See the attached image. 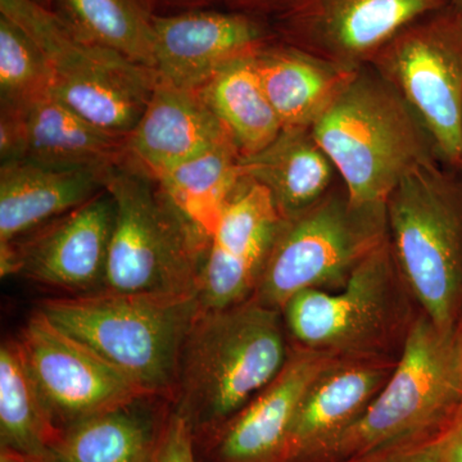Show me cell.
I'll use <instances>...</instances> for the list:
<instances>
[{
    "instance_id": "24",
    "label": "cell",
    "mask_w": 462,
    "mask_h": 462,
    "mask_svg": "<svg viewBox=\"0 0 462 462\" xmlns=\"http://www.w3.org/2000/svg\"><path fill=\"white\" fill-rule=\"evenodd\" d=\"M240 158L236 143H221L172 167L154 181L171 205L211 239L225 207L243 180Z\"/></svg>"
},
{
    "instance_id": "13",
    "label": "cell",
    "mask_w": 462,
    "mask_h": 462,
    "mask_svg": "<svg viewBox=\"0 0 462 462\" xmlns=\"http://www.w3.org/2000/svg\"><path fill=\"white\" fill-rule=\"evenodd\" d=\"M114 221V199L105 189L72 211L0 245V273L3 278L21 276L69 296L102 291Z\"/></svg>"
},
{
    "instance_id": "27",
    "label": "cell",
    "mask_w": 462,
    "mask_h": 462,
    "mask_svg": "<svg viewBox=\"0 0 462 462\" xmlns=\"http://www.w3.org/2000/svg\"><path fill=\"white\" fill-rule=\"evenodd\" d=\"M54 11L91 41L154 71V14L145 0H56Z\"/></svg>"
},
{
    "instance_id": "18",
    "label": "cell",
    "mask_w": 462,
    "mask_h": 462,
    "mask_svg": "<svg viewBox=\"0 0 462 462\" xmlns=\"http://www.w3.org/2000/svg\"><path fill=\"white\" fill-rule=\"evenodd\" d=\"M229 141V132L199 91L158 78L141 120L127 135L124 165L156 180L172 167Z\"/></svg>"
},
{
    "instance_id": "17",
    "label": "cell",
    "mask_w": 462,
    "mask_h": 462,
    "mask_svg": "<svg viewBox=\"0 0 462 462\" xmlns=\"http://www.w3.org/2000/svg\"><path fill=\"white\" fill-rule=\"evenodd\" d=\"M396 363L340 356L303 397L279 462H309L348 430L384 387Z\"/></svg>"
},
{
    "instance_id": "2",
    "label": "cell",
    "mask_w": 462,
    "mask_h": 462,
    "mask_svg": "<svg viewBox=\"0 0 462 462\" xmlns=\"http://www.w3.org/2000/svg\"><path fill=\"white\" fill-rule=\"evenodd\" d=\"M282 319L254 297L200 309L182 346L171 402L189 420L197 446L281 373L291 352Z\"/></svg>"
},
{
    "instance_id": "25",
    "label": "cell",
    "mask_w": 462,
    "mask_h": 462,
    "mask_svg": "<svg viewBox=\"0 0 462 462\" xmlns=\"http://www.w3.org/2000/svg\"><path fill=\"white\" fill-rule=\"evenodd\" d=\"M199 93L229 132L242 158L263 151L282 133L281 120L264 93L254 56L225 66Z\"/></svg>"
},
{
    "instance_id": "10",
    "label": "cell",
    "mask_w": 462,
    "mask_h": 462,
    "mask_svg": "<svg viewBox=\"0 0 462 462\" xmlns=\"http://www.w3.org/2000/svg\"><path fill=\"white\" fill-rule=\"evenodd\" d=\"M400 275L388 238L336 291L307 289L282 314L298 346L339 356L376 355L398 319Z\"/></svg>"
},
{
    "instance_id": "14",
    "label": "cell",
    "mask_w": 462,
    "mask_h": 462,
    "mask_svg": "<svg viewBox=\"0 0 462 462\" xmlns=\"http://www.w3.org/2000/svg\"><path fill=\"white\" fill-rule=\"evenodd\" d=\"M282 221L270 191L243 179L209 242L199 279L200 309H225L254 297Z\"/></svg>"
},
{
    "instance_id": "3",
    "label": "cell",
    "mask_w": 462,
    "mask_h": 462,
    "mask_svg": "<svg viewBox=\"0 0 462 462\" xmlns=\"http://www.w3.org/2000/svg\"><path fill=\"white\" fill-rule=\"evenodd\" d=\"M311 129L360 205H385L404 176L440 162L411 108L370 65L356 69Z\"/></svg>"
},
{
    "instance_id": "21",
    "label": "cell",
    "mask_w": 462,
    "mask_h": 462,
    "mask_svg": "<svg viewBox=\"0 0 462 462\" xmlns=\"http://www.w3.org/2000/svg\"><path fill=\"white\" fill-rule=\"evenodd\" d=\"M254 63L282 129L311 127L356 71L278 39L261 48Z\"/></svg>"
},
{
    "instance_id": "33",
    "label": "cell",
    "mask_w": 462,
    "mask_h": 462,
    "mask_svg": "<svg viewBox=\"0 0 462 462\" xmlns=\"http://www.w3.org/2000/svg\"><path fill=\"white\" fill-rule=\"evenodd\" d=\"M229 2L239 5V7L247 8L249 11L266 8L275 12L285 0H229Z\"/></svg>"
},
{
    "instance_id": "20",
    "label": "cell",
    "mask_w": 462,
    "mask_h": 462,
    "mask_svg": "<svg viewBox=\"0 0 462 462\" xmlns=\"http://www.w3.org/2000/svg\"><path fill=\"white\" fill-rule=\"evenodd\" d=\"M169 401L148 397L60 430L41 462H151Z\"/></svg>"
},
{
    "instance_id": "29",
    "label": "cell",
    "mask_w": 462,
    "mask_h": 462,
    "mask_svg": "<svg viewBox=\"0 0 462 462\" xmlns=\"http://www.w3.org/2000/svg\"><path fill=\"white\" fill-rule=\"evenodd\" d=\"M151 462H200L193 428L172 403H170Z\"/></svg>"
},
{
    "instance_id": "28",
    "label": "cell",
    "mask_w": 462,
    "mask_h": 462,
    "mask_svg": "<svg viewBox=\"0 0 462 462\" xmlns=\"http://www.w3.org/2000/svg\"><path fill=\"white\" fill-rule=\"evenodd\" d=\"M51 94L44 56L14 21L0 14V105L30 108Z\"/></svg>"
},
{
    "instance_id": "15",
    "label": "cell",
    "mask_w": 462,
    "mask_h": 462,
    "mask_svg": "<svg viewBox=\"0 0 462 462\" xmlns=\"http://www.w3.org/2000/svg\"><path fill=\"white\" fill-rule=\"evenodd\" d=\"M158 78L199 91L220 69L276 41L273 27L245 12L188 11L153 16Z\"/></svg>"
},
{
    "instance_id": "6",
    "label": "cell",
    "mask_w": 462,
    "mask_h": 462,
    "mask_svg": "<svg viewBox=\"0 0 462 462\" xmlns=\"http://www.w3.org/2000/svg\"><path fill=\"white\" fill-rule=\"evenodd\" d=\"M105 189L114 199L115 221L102 291L199 294L211 239L133 167L109 170Z\"/></svg>"
},
{
    "instance_id": "1",
    "label": "cell",
    "mask_w": 462,
    "mask_h": 462,
    "mask_svg": "<svg viewBox=\"0 0 462 462\" xmlns=\"http://www.w3.org/2000/svg\"><path fill=\"white\" fill-rule=\"evenodd\" d=\"M462 420V324L412 322L384 387L336 440L309 462H380L445 437Z\"/></svg>"
},
{
    "instance_id": "22",
    "label": "cell",
    "mask_w": 462,
    "mask_h": 462,
    "mask_svg": "<svg viewBox=\"0 0 462 462\" xmlns=\"http://www.w3.org/2000/svg\"><path fill=\"white\" fill-rule=\"evenodd\" d=\"M240 169L270 191L284 218L314 206L340 181L311 127L282 129L269 147L240 158Z\"/></svg>"
},
{
    "instance_id": "4",
    "label": "cell",
    "mask_w": 462,
    "mask_h": 462,
    "mask_svg": "<svg viewBox=\"0 0 462 462\" xmlns=\"http://www.w3.org/2000/svg\"><path fill=\"white\" fill-rule=\"evenodd\" d=\"M151 396L172 402L199 294L96 293L47 298L38 309Z\"/></svg>"
},
{
    "instance_id": "32",
    "label": "cell",
    "mask_w": 462,
    "mask_h": 462,
    "mask_svg": "<svg viewBox=\"0 0 462 462\" xmlns=\"http://www.w3.org/2000/svg\"><path fill=\"white\" fill-rule=\"evenodd\" d=\"M443 462H462V420L445 437Z\"/></svg>"
},
{
    "instance_id": "11",
    "label": "cell",
    "mask_w": 462,
    "mask_h": 462,
    "mask_svg": "<svg viewBox=\"0 0 462 462\" xmlns=\"http://www.w3.org/2000/svg\"><path fill=\"white\" fill-rule=\"evenodd\" d=\"M30 374L60 430L153 397L36 310L18 337Z\"/></svg>"
},
{
    "instance_id": "26",
    "label": "cell",
    "mask_w": 462,
    "mask_h": 462,
    "mask_svg": "<svg viewBox=\"0 0 462 462\" xmlns=\"http://www.w3.org/2000/svg\"><path fill=\"white\" fill-rule=\"evenodd\" d=\"M18 339L0 346V448L41 462L60 436Z\"/></svg>"
},
{
    "instance_id": "35",
    "label": "cell",
    "mask_w": 462,
    "mask_h": 462,
    "mask_svg": "<svg viewBox=\"0 0 462 462\" xmlns=\"http://www.w3.org/2000/svg\"><path fill=\"white\" fill-rule=\"evenodd\" d=\"M169 3H176V5H188V7H199V5H207L212 0H166ZM149 5V0H147Z\"/></svg>"
},
{
    "instance_id": "5",
    "label": "cell",
    "mask_w": 462,
    "mask_h": 462,
    "mask_svg": "<svg viewBox=\"0 0 462 462\" xmlns=\"http://www.w3.org/2000/svg\"><path fill=\"white\" fill-rule=\"evenodd\" d=\"M385 209L401 281L437 328L454 330L462 307V169L418 167L389 194Z\"/></svg>"
},
{
    "instance_id": "19",
    "label": "cell",
    "mask_w": 462,
    "mask_h": 462,
    "mask_svg": "<svg viewBox=\"0 0 462 462\" xmlns=\"http://www.w3.org/2000/svg\"><path fill=\"white\" fill-rule=\"evenodd\" d=\"M108 171L53 169L27 160L2 163L0 245L84 205L105 190Z\"/></svg>"
},
{
    "instance_id": "36",
    "label": "cell",
    "mask_w": 462,
    "mask_h": 462,
    "mask_svg": "<svg viewBox=\"0 0 462 462\" xmlns=\"http://www.w3.org/2000/svg\"><path fill=\"white\" fill-rule=\"evenodd\" d=\"M32 2H35L36 5H42V7L54 9V3H56V0H32Z\"/></svg>"
},
{
    "instance_id": "37",
    "label": "cell",
    "mask_w": 462,
    "mask_h": 462,
    "mask_svg": "<svg viewBox=\"0 0 462 462\" xmlns=\"http://www.w3.org/2000/svg\"><path fill=\"white\" fill-rule=\"evenodd\" d=\"M449 5L462 12V0H448Z\"/></svg>"
},
{
    "instance_id": "12",
    "label": "cell",
    "mask_w": 462,
    "mask_h": 462,
    "mask_svg": "<svg viewBox=\"0 0 462 462\" xmlns=\"http://www.w3.org/2000/svg\"><path fill=\"white\" fill-rule=\"evenodd\" d=\"M447 5L448 0H285L272 27L278 41L355 71L404 27Z\"/></svg>"
},
{
    "instance_id": "16",
    "label": "cell",
    "mask_w": 462,
    "mask_h": 462,
    "mask_svg": "<svg viewBox=\"0 0 462 462\" xmlns=\"http://www.w3.org/2000/svg\"><path fill=\"white\" fill-rule=\"evenodd\" d=\"M339 355L298 346L263 389L197 446L200 462H279L303 397Z\"/></svg>"
},
{
    "instance_id": "34",
    "label": "cell",
    "mask_w": 462,
    "mask_h": 462,
    "mask_svg": "<svg viewBox=\"0 0 462 462\" xmlns=\"http://www.w3.org/2000/svg\"><path fill=\"white\" fill-rule=\"evenodd\" d=\"M0 462H30L23 456L7 448H0Z\"/></svg>"
},
{
    "instance_id": "7",
    "label": "cell",
    "mask_w": 462,
    "mask_h": 462,
    "mask_svg": "<svg viewBox=\"0 0 462 462\" xmlns=\"http://www.w3.org/2000/svg\"><path fill=\"white\" fill-rule=\"evenodd\" d=\"M0 14L42 51L57 99L100 129L129 135L156 87V71L102 47L32 0H0Z\"/></svg>"
},
{
    "instance_id": "38",
    "label": "cell",
    "mask_w": 462,
    "mask_h": 462,
    "mask_svg": "<svg viewBox=\"0 0 462 462\" xmlns=\"http://www.w3.org/2000/svg\"><path fill=\"white\" fill-rule=\"evenodd\" d=\"M460 169H462V163H461Z\"/></svg>"
},
{
    "instance_id": "8",
    "label": "cell",
    "mask_w": 462,
    "mask_h": 462,
    "mask_svg": "<svg viewBox=\"0 0 462 462\" xmlns=\"http://www.w3.org/2000/svg\"><path fill=\"white\" fill-rule=\"evenodd\" d=\"M385 239V205L355 203L340 180L314 206L284 218L254 297L282 311L307 289L342 288Z\"/></svg>"
},
{
    "instance_id": "23",
    "label": "cell",
    "mask_w": 462,
    "mask_h": 462,
    "mask_svg": "<svg viewBox=\"0 0 462 462\" xmlns=\"http://www.w3.org/2000/svg\"><path fill=\"white\" fill-rule=\"evenodd\" d=\"M127 135L106 132L74 109L45 97L27 109L23 160L63 170L108 171L126 161Z\"/></svg>"
},
{
    "instance_id": "30",
    "label": "cell",
    "mask_w": 462,
    "mask_h": 462,
    "mask_svg": "<svg viewBox=\"0 0 462 462\" xmlns=\"http://www.w3.org/2000/svg\"><path fill=\"white\" fill-rule=\"evenodd\" d=\"M27 109L0 105V158L2 163L25 158Z\"/></svg>"
},
{
    "instance_id": "31",
    "label": "cell",
    "mask_w": 462,
    "mask_h": 462,
    "mask_svg": "<svg viewBox=\"0 0 462 462\" xmlns=\"http://www.w3.org/2000/svg\"><path fill=\"white\" fill-rule=\"evenodd\" d=\"M445 437L427 443V445L409 449V451L401 452V454L392 456V457L380 462H443L442 452Z\"/></svg>"
},
{
    "instance_id": "9",
    "label": "cell",
    "mask_w": 462,
    "mask_h": 462,
    "mask_svg": "<svg viewBox=\"0 0 462 462\" xmlns=\"http://www.w3.org/2000/svg\"><path fill=\"white\" fill-rule=\"evenodd\" d=\"M430 134L440 162L462 163V12L447 5L413 21L373 58Z\"/></svg>"
},
{
    "instance_id": "39",
    "label": "cell",
    "mask_w": 462,
    "mask_h": 462,
    "mask_svg": "<svg viewBox=\"0 0 462 462\" xmlns=\"http://www.w3.org/2000/svg\"><path fill=\"white\" fill-rule=\"evenodd\" d=\"M145 2H147V0H145Z\"/></svg>"
}]
</instances>
